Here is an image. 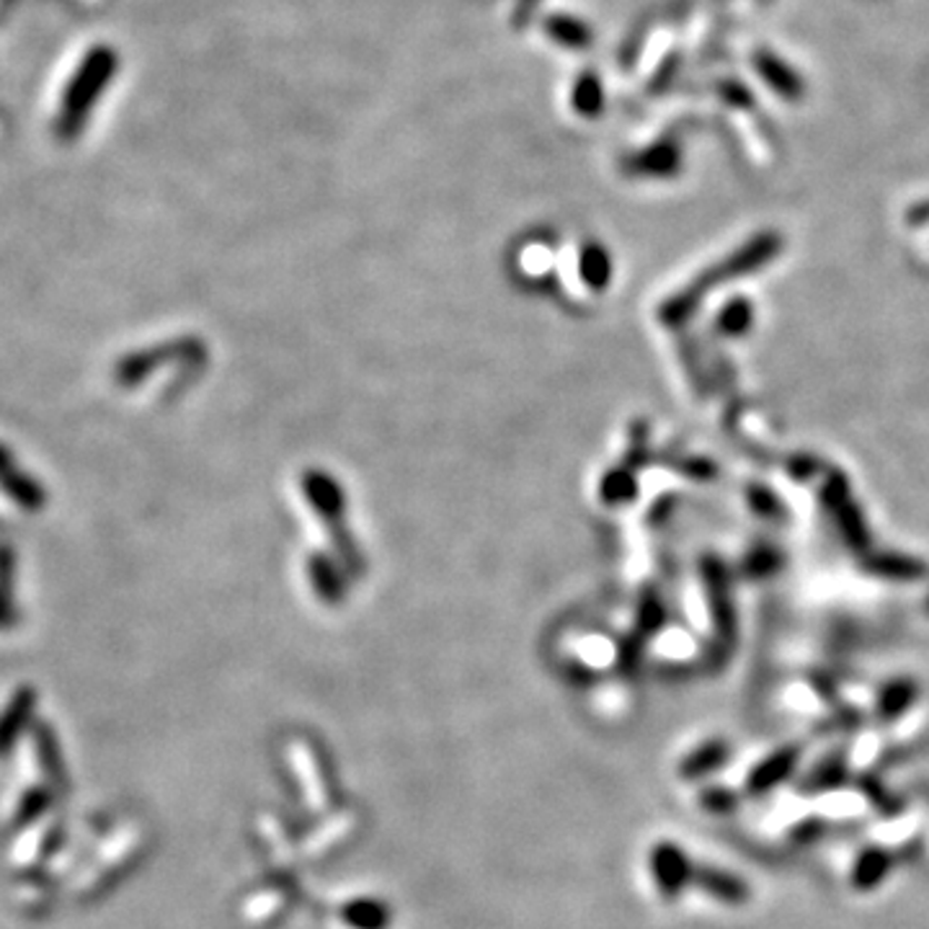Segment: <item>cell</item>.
Instances as JSON below:
<instances>
[{
  "instance_id": "cell-1",
  "label": "cell",
  "mask_w": 929,
  "mask_h": 929,
  "mask_svg": "<svg viewBox=\"0 0 929 929\" xmlns=\"http://www.w3.org/2000/svg\"><path fill=\"white\" fill-rule=\"evenodd\" d=\"M782 248V238L777 236V232H759L749 240L747 246L736 248V251L728 256L726 261H720L718 267H712L708 274L697 279V282L690 287V292L679 294V298L671 302L667 316L671 320H687L695 312L697 302L702 300V294L710 290L712 284L718 282H731V279H739V277H747L751 271L762 269L765 263H770L777 253H780Z\"/></svg>"
},
{
  "instance_id": "cell-2",
  "label": "cell",
  "mask_w": 929,
  "mask_h": 929,
  "mask_svg": "<svg viewBox=\"0 0 929 929\" xmlns=\"http://www.w3.org/2000/svg\"><path fill=\"white\" fill-rule=\"evenodd\" d=\"M117 70V54L109 50V47H99L88 54L83 66L78 68V73L70 80L66 99H62L60 119L58 127L60 132L73 134L80 130V124L86 122V117L91 114L93 103L103 93V88L109 86L111 76Z\"/></svg>"
},
{
  "instance_id": "cell-3",
  "label": "cell",
  "mask_w": 929,
  "mask_h": 929,
  "mask_svg": "<svg viewBox=\"0 0 929 929\" xmlns=\"http://www.w3.org/2000/svg\"><path fill=\"white\" fill-rule=\"evenodd\" d=\"M651 872L656 878V886H659L661 896H667V899H677L679 893L685 891L687 880L692 878V865L687 860V855L682 852V847L671 845V842H661L653 847L651 852Z\"/></svg>"
},
{
  "instance_id": "cell-4",
  "label": "cell",
  "mask_w": 929,
  "mask_h": 929,
  "mask_svg": "<svg viewBox=\"0 0 929 929\" xmlns=\"http://www.w3.org/2000/svg\"><path fill=\"white\" fill-rule=\"evenodd\" d=\"M800 765V747H782L772 751L770 757L762 759L755 770L747 777V792L749 796H767L775 788H780L785 780L796 775Z\"/></svg>"
},
{
  "instance_id": "cell-5",
  "label": "cell",
  "mask_w": 929,
  "mask_h": 929,
  "mask_svg": "<svg viewBox=\"0 0 929 929\" xmlns=\"http://www.w3.org/2000/svg\"><path fill=\"white\" fill-rule=\"evenodd\" d=\"M893 865H896V855L891 850H886V847H880V845L865 847L852 865L850 883L855 891H860V893L876 891V888L883 883L888 876H891Z\"/></svg>"
},
{
  "instance_id": "cell-6",
  "label": "cell",
  "mask_w": 929,
  "mask_h": 929,
  "mask_svg": "<svg viewBox=\"0 0 929 929\" xmlns=\"http://www.w3.org/2000/svg\"><path fill=\"white\" fill-rule=\"evenodd\" d=\"M692 880L700 891H705L712 899L728 903V907H741L751 899L749 883L747 880L736 878L733 872L718 870V868H697L692 872Z\"/></svg>"
},
{
  "instance_id": "cell-7",
  "label": "cell",
  "mask_w": 929,
  "mask_h": 929,
  "mask_svg": "<svg viewBox=\"0 0 929 929\" xmlns=\"http://www.w3.org/2000/svg\"><path fill=\"white\" fill-rule=\"evenodd\" d=\"M755 70L759 73V78L765 80L767 86L772 88L777 96H782V99H790V101H798L800 96H803L806 86L800 76L792 70L788 62L777 58V54L767 52V50H759L755 54Z\"/></svg>"
},
{
  "instance_id": "cell-8",
  "label": "cell",
  "mask_w": 929,
  "mask_h": 929,
  "mask_svg": "<svg viewBox=\"0 0 929 929\" xmlns=\"http://www.w3.org/2000/svg\"><path fill=\"white\" fill-rule=\"evenodd\" d=\"M862 568L868 573H876L880 579H893V581H922L929 573V566L925 560L911 558V556H899V552H878V556H868L862 560Z\"/></svg>"
},
{
  "instance_id": "cell-9",
  "label": "cell",
  "mask_w": 929,
  "mask_h": 929,
  "mask_svg": "<svg viewBox=\"0 0 929 929\" xmlns=\"http://www.w3.org/2000/svg\"><path fill=\"white\" fill-rule=\"evenodd\" d=\"M31 710H34V695L31 690H21L0 716V757L11 755L16 741L31 723Z\"/></svg>"
},
{
  "instance_id": "cell-10",
  "label": "cell",
  "mask_w": 929,
  "mask_h": 929,
  "mask_svg": "<svg viewBox=\"0 0 929 929\" xmlns=\"http://www.w3.org/2000/svg\"><path fill=\"white\" fill-rule=\"evenodd\" d=\"M847 780H850V765H847V757L842 751H835V755L823 757L821 762L803 777L800 792H808V796H813V792H829L842 788Z\"/></svg>"
},
{
  "instance_id": "cell-11",
  "label": "cell",
  "mask_w": 929,
  "mask_h": 929,
  "mask_svg": "<svg viewBox=\"0 0 929 929\" xmlns=\"http://www.w3.org/2000/svg\"><path fill=\"white\" fill-rule=\"evenodd\" d=\"M728 759H731V747H728V741H708L702 743V747H697L690 757L685 759L682 767H679V775L685 777V780H702V777H708L712 772H718L720 767L728 765Z\"/></svg>"
},
{
  "instance_id": "cell-12",
  "label": "cell",
  "mask_w": 929,
  "mask_h": 929,
  "mask_svg": "<svg viewBox=\"0 0 929 929\" xmlns=\"http://www.w3.org/2000/svg\"><path fill=\"white\" fill-rule=\"evenodd\" d=\"M917 695H919V685L915 682V679H907V677L893 679V682H888L878 695V702H876L878 718L883 720V723H891V720L901 718L903 712L917 702Z\"/></svg>"
},
{
  "instance_id": "cell-13",
  "label": "cell",
  "mask_w": 929,
  "mask_h": 929,
  "mask_svg": "<svg viewBox=\"0 0 929 929\" xmlns=\"http://www.w3.org/2000/svg\"><path fill=\"white\" fill-rule=\"evenodd\" d=\"M34 741H37L39 767H42L47 782H50L52 788H66L68 785L66 762H62V751H60L58 739H54V733L47 726H39L34 733Z\"/></svg>"
},
{
  "instance_id": "cell-14",
  "label": "cell",
  "mask_w": 929,
  "mask_h": 929,
  "mask_svg": "<svg viewBox=\"0 0 929 929\" xmlns=\"http://www.w3.org/2000/svg\"><path fill=\"white\" fill-rule=\"evenodd\" d=\"M837 522H839V530H842L845 540H847V545H850V548H855V550L868 548V542H870L868 525H865L860 509H857L852 501H847L837 509Z\"/></svg>"
},
{
  "instance_id": "cell-15",
  "label": "cell",
  "mask_w": 929,
  "mask_h": 929,
  "mask_svg": "<svg viewBox=\"0 0 929 929\" xmlns=\"http://www.w3.org/2000/svg\"><path fill=\"white\" fill-rule=\"evenodd\" d=\"M751 320H755V310H751V302L736 298V300L728 302L723 312H720L718 326H720V331L728 333V336H741V333L749 331Z\"/></svg>"
},
{
  "instance_id": "cell-16",
  "label": "cell",
  "mask_w": 929,
  "mask_h": 929,
  "mask_svg": "<svg viewBox=\"0 0 929 929\" xmlns=\"http://www.w3.org/2000/svg\"><path fill=\"white\" fill-rule=\"evenodd\" d=\"M548 31L552 39H558V42L566 47H573V50H583V47H589V29L573 19H563V16L550 19Z\"/></svg>"
},
{
  "instance_id": "cell-17",
  "label": "cell",
  "mask_w": 929,
  "mask_h": 929,
  "mask_svg": "<svg viewBox=\"0 0 929 929\" xmlns=\"http://www.w3.org/2000/svg\"><path fill=\"white\" fill-rule=\"evenodd\" d=\"M50 806H52V792L47 790V788H34V790H29L27 796L21 798V806H19V811H16V827H29L31 821H37L39 816H44L47 811H50Z\"/></svg>"
},
{
  "instance_id": "cell-18",
  "label": "cell",
  "mask_w": 929,
  "mask_h": 929,
  "mask_svg": "<svg viewBox=\"0 0 929 929\" xmlns=\"http://www.w3.org/2000/svg\"><path fill=\"white\" fill-rule=\"evenodd\" d=\"M573 107L583 111V114H595V111L602 109V86H599L597 78L583 76L579 83H576Z\"/></svg>"
},
{
  "instance_id": "cell-19",
  "label": "cell",
  "mask_w": 929,
  "mask_h": 929,
  "mask_svg": "<svg viewBox=\"0 0 929 929\" xmlns=\"http://www.w3.org/2000/svg\"><path fill=\"white\" fill-rule=\"evenodd\" d=\"M638 163H643L646 171L671 173L679 163V153H677V148L671 146V142H661V146L648 150L643 158H638Z\"/></svg>"
},
{
  "instance_id": "cell-20",
  "label": "cell",
  "mask_w": 929,
  "mask_h": 929,
  "mask_svg": "<svg viewBox=\"0 0 929 929\" xmlns=\"http://www.w3.org/2000/svg\"><path fill=\"white\" fill-rule=\"evenodd\" d=\"M700 803L705 811L723 816V813H733L736 808H739V796L728 788H705L700 792Z\"/></svg>"
},
{
  "instance_id": "cell-21",
  "label": "cell",
  "mask_w": 929,
  "mask_h": 929,
  "mask_svg": "<svg viewBox=\"0 0 929 929\" xmlns=\"http://www.w3.org/2000/svg\"><path fill=\"white\" fill-rule=\"evenodd\" d=\"M827 827L829 823L823 821V819H816V816H811V819H803V821H798L796 827H792V831H790V839L796 845H800V847H806V845H813V842H819V839L827 835Z\"/></svg>"
},
{
  "instance_id": "cell-22",
  "label": "cell",
  "mask_w": 929,
  "mask_h": 929,
  "mask_svg": "<svg viewBox=\"0 0 929 929\" xmlns=\"http://www.w3.org/2000/svg\"><path fill=\"white\" fill-rule=\"evenodd\" d=\"M821 499L823 503H829V507L837 511L842 503L850 501V486H847V480L842 476H831L829 483L823 486Z\"/></svg>"
},
{
  "instance_id": "cell-23",
  "label": "cell",
  "mask_w": 929,
  "mask_h": 929,
  "mask_svg": "<svg viewBox=\"0 0 929 929\" xmlns=\"http://www.w3.org/2000/svg\"><path fill=\"white\" fill-rule=\"evenodd\" d=\"M749 503L767 519H775L780 515V503H777L775 493L767 491V488H749Z\"/></svg>"
},
{
  "instance_id": "cell-24",
  "label": "cell",
  "mask_w": 929,
  "mask_h": 929,
  "mask_svg": "<svg viewBox=\"0 0 929 929\" xmlns=\"http://www.w3.org/2000/svg\"><path fill=\"white\" fill-rule=\"evenodd\" d=\"M777 566H780V556H777V552H772V550H759L757 556H751V560H749V571L755 576L772 573Z\"/></svg>"
},
{
  "instance_id": "cell-25",
  "label": "cell",
  "mask_w": 929,
  "mask_h": 929,
  "mask_svg": "<svg viewBox=\"0 0 929 929\" xmlns=\"http://www.w3.org/2000/svg\"><path fill=\"white\" fill-rule=\"evenodd\" d=\"M790 470H792V478H798V480L811 478L816 470V462L808 458H796V460H790Z\"/></svg>"
},
{
  "instance_id": "cell-26",
  "label": "cell",
  "mask_w": 929,
  "mask_h": 929,
  "mask_svg": "<svg viewBox=\"0 0 929 929\" xmlns=\"http://www.w3.org/2000/svg\"><path fill=\"white\" fill-rule=\"evenodd\" d=\"M907 220L911 222V226H925V222L929 220V202L911 207V210L907 212Z\"/></svg>"
},
{
  "instance_id": "cell-27",
  "label": "cell",
  "mask_w": 929,
  "mask_h": 929,
  "mask_svg": "<svg viewBox=\"0 0 929 929\" xmlns=\"http://www.w3.org/2000/svg\"><path fill=\"white\" fill-rule=\"evenodd\" d=\"M927 612H929V599H927Z\"/></svg>"
}]
</instances>
